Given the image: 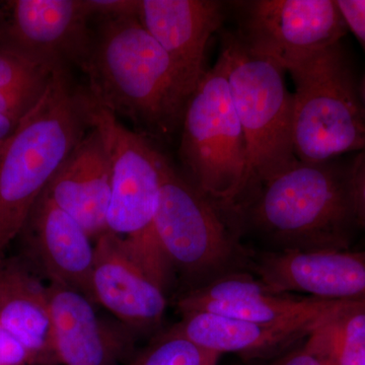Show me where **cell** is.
Here are the masks:
<instances>
[{
  "instance_id": "cell-19",
  "label": "cell",
  "mask_w": 365,
  "mask_h": 365,
  "mask_svg": "<svg viewBox=\"0 0 365 365\" xmlns=\"http://www.w3.org/2000/svg\"><path fill=\"white\" fill-rule=\"evenodd\" d=\"M188 339L204 349L234 353L245 361L273 359L306 340L316 327L274 326L208 313L189 312L175 325Z\"/></svg>"
},
{
  "instance_id": "cell-4",
  "label": "cell",
  "mask_w": 365,
  "mask_h": 365,
  "mask_svg": "<svg viewBox=\"0 0 365 365\" xmlns=\"http://www.w3.org/2000/svg\"><path fill=\"white\" fill-rule=\"evenodd\" d=\"M85 88L88 119L102 134L111 167L107 232L153 282L167 289L174 272L155 230L165 157L145 137L125 127Z\"/></svg>"
},
{
  "instance_id": "cell-15",
  "label": "cell",
  "mask_w": 365,
  "mask_h": 365,
  "mask_svg": "<svg viewBox=\"0 0 365 365\" xmlns=\"http://www.w3.org/2000/svg\"><path fill=\"white\" fill-rule=\"evenodd\" d=\"M91 289L93 302L102 304L131 328H155L165 316V290L146 275L108 232L98 237L95 246Z\"/></svg>"
},
{
  "instance_id": "cell-3",
  "label": "cell",
  "mask_w": 365,
  "mask_h": 365,
  "mask_svg": "<svg viewBox=\"0 0 365 365\" xmlns=\"http://www.w3.org/2000/svg\"><path fill=\"white\" fill-rule=\"evenodd\" d=\"M69 69L60 67L53 72L44 96L0 150V258L91 128L85 86L74 83Z\"/></svg>"
},
{
  "instance_id": "cell-17",
  "label": "cell",
  "mask_w": 365,
  "mask_h": 365,
  "mask_svg": "<svg viewBox=\"0 0 365 365\" xmlns=\"http://www.w3.org/2000/svg\"><path fill=\"white\" fill-rule=\"evenodd\" d=\"M52 339L58 365H119L128 341L98 318L81 292L49 283Z\"/></svg>"
},
{
  "instance_id": "cell-18",
  "label": "cell",
  "mask_w": 365,
  "mask_h": 365,
  "mask_svg": "<svg viewBox=\"0 0 365 365\" xmlns=\"http://www.w3.org/2000/svg\"><path fill=\"white\" fill-rule=\"evenodd\" d=\"M0 325L23 343L33 365H58L48 285L28 261L18 257L0 258Z\"/></svg>"
},
{
  "instance_id": "cell-13",
  "label": "cell",
  "mask_w": 365,
  "mask_h": 365,
  "mask_svg": "<svg viewBox=\"0 0 365 365\" xmlns=\"http://www.w3.org/2000/svg\"><path fill=\"white\" fill-rule=\"evenodd\" d=\"M25 239L28 261L50 283L64 285L91 299V279L95 247L83 227L43 192L20 235Z\"/></svg>"
},
{
  "instance_id": "cell-12",
  "label": "cell",
  "mask_w": 365,
  "mask_h": 365,
  "mask_svg": "<svg viewBox=\"0 0 365 365\" xmlns=\"http://www.w3.org/2000/svg\"><path fill=\"white\" fill-rule=\"evenodd\" d=\"M254 275L278 292L365 300V250L249 253Z\"/></svg>"
},
{
  "instance_id": "cell-16",
  "label": "cell",
  "mask_w": 365,
  "mask_h": 365,
  "mask_svg": "<svg viewBox=\"0 0 365 365\" xmlns=\"http://www.w3.org/2000/svg\"><path fill=\"white\" fill-rule=\"evenodd\" d=\"M46 195L98 240L107 232L111 167L102 134L91 126L45 189Z\"/></svg>"
},
{
  "instance_id": "cell-10",
  "label": "cell",
  "mask_w": 365,
  "mask_h": 365,
  "mask_svg": "<svg viewBox=\"0 0 365 365\" xmlns=\"http://www.w3.org/2000/svg\"><path fill=\"white\" fill-rule=\"evenodd\" d=\"M346 30L336 0H259L250 4L242 42L288 72L339 44Z\"/></svg>"
},
{
  "instance_id": "cell-5",
  "label": "cell",
  "mask_w": 365,
  "mask_h": 365,
  "mask_svg": "<svg viewBox=\"0 0 365 365\" xmlns=\"http://www.w3.org/2000/svg\"><path fill=\"white\" fill-rule=\"evenodd\" d=\"M179 155L192 184L232 211L248 185V155L222 59L204 72L182 118Z\"/></svg>"
},
{
  "instance_id": "cell-21",
  "label": "cell",
  "mask_w": 365,
  "mask_h": 365,
  "mask_svg": "<svg viewBox=\"0 0 365 365\" xmlns=\"http://www.w3.org/2000/svg\"><path fill=\"white\" fill-rule=\"evenodd\" d=\"M54 71L0 47V114L21 121L44 96Z\"/></svg>"
},
{
  "instance_id": "cell-6",
  "label": "cell",
  "mask_w": 365,
  "mask_h": 365,
  "mask_svg": "<svg viewBox=\"0 0 365 365\" xmlns=\"http://www.w3.org/2000/svg\"><path fill=\"white\" fill-rule=\"evenodd\" d=\"M155 230L173 271L199 281L197 287L248 266L249 252L234 223L167 158Z\"/></svg>"
},
{
  "instance_id": "cell-8",
  "label": "cell",
  "mask_w": 365,
  "mask_h": 365,
  "mask_svg": "<svg viewBox=\"0 0 365 365\" xmlns=\"http://www.w3.org/2000/svg\"><path fill=\"white\" fill-rule=\"evenodd\" d=\"M288 72L295 85L292 138L297 160L329 163L365 150V108L355 93L339 44Z\"/></svg>"
},
{
  "instance_id": "cell-7",
  "label": "cell",
  "mask_w": 365,
  "mask_h": 365,
  "mask_svg": "<svg viewBox=\"0 0 365 365\" xmlns=\"http://www.w3.org/2000/svg\"><path fill=\"white\" fill-rule=\"evenodd\" d=\"M220 58L246 140L245 194L299 160L292 138V93L285 83V71L252 51L242 40L230 41Z\"/></svg>"
},
{
  "instance_id": "cell-20",
  "label": "cell",
  "mask_w": 365,
  "mask_h": 365,
  "mask_svg": "<svg viewBox=\"0 0 365 365\" xmlns=\"http://www.w3.org/2000/svg\"><path fill=\"white\" fill-rule=\"evenodd\" d=\"M324 365H365V300H346L304 342Z\"/></svg>"
},
{
  "instance_id": "cell-1",
  "label": "cell",
  "mask_w": 365,
  "mask_h": 365,
  "mask_svg": "<svg viewBox=\"0 0 365 365\" xmlns=\"http://www.w3.org/2000/svg\"><path fill=\"white\" fill-rule=\"evenodd\" d=\"M232 212L240 235L246 228L269 252L348 250L357 227L349 174L329 163L297 160L248 190Z\"/></svg>"
},
{
  "instance_id": "cell-24",
  "label": "cell",
  "mask_w": 365,
  "mask_h": 365,
  "mask_svg": "<svg viewBox=\"0 0 365 365\" xmlns=\"http://www.w3.org/2000/svg\"><path fill=\"white\" fill-rule=\"evenodd\" d=\"M91 20L136 16L138 18L140 0H85Z\"/></svg>"
},
{
  "instance_id": "cell-26",
  "label": "cell",
  "mask_w": 365,
  "mask_h": 365,
  "mask_svg": "<svg viewBox=\"0 0 365 365\" xmlns=\"http://www.w3.org/2000/svg\"><path fill=\"white\" fill-rule=\"evenodd\" d=\"M346 26L365 45V0H336Z\"/></svg>"
},
{
  "instance_id": "cell-25",
  "label": "cell",
  "mask_w": 365,
  "mask_h": 365,
  "mask_svg": "<svg viewBox=\"0 0 365 365\" xmlns=\"http://www.w3.org/2000/svg\"><path fill=\"white\" fill-rule=\"evenodd\" d=\"M0 365H33L23 343L0 325Z\"/></svg>"
},
{
  "instance_id": "cell-23",
  "label": "cell",
  "mask_w": 365,
  "mask_h": 365,
  "mask_svg": "<svg viewBox=\"0 0 365 365\" xmlns=\"http://www.w3.org/2000/svg\"><path fill=\"white\" fill-rule=\"evenodd\" d=\"M348 174L355 222L365 230V150L360 151Z\"/></svg>"
},
{
  "instance_id": "cell-22",
  "label": "cell",
  "mask_w": 365,
  "mask_h": 365,
  "mask_svg": "<svg viewBox=\"0 0 365 365\" xmlns=\"http://www.w3.org/2000/svg\"><path fill=\"white\" fill-rule=\"evenodd\" d=\"M220 357L192 342L174 326L155 338L130 365H217Z\"/></svg>"
},
{
  "instance_id": "cell-9",
  "label": "cell",
  "mask_w": 365,
  "mask_h": 365,
  "mask_svg": "<svg viewBox=\"0 0 365 365\" xmlns=\"http://www.w3.org/2000/svg\"><path fill=\"white\" fill-rule=\"evenodd\" d=\"M85 0L0 2V47L51 69H81L93 29Z\"/></svg>"
},
{
  "instance_id": "cell-27",
  "label": "cell",
  "mask_w": 365,
  "mask_h": 365,
  "mask_svg": "<svg viewBox=\"0 0 365 365\" xmlns=\"http://www.w3.org/2000/svg\"><path fill=\"white\" fill-rule=\"evenodd\" d=\"M246 365H324L314 355L307 351L302 344L290 348L287 351L281 353L273 359L263 361L248 362Z\"/></svg>"
},
{
  "instance_id": "cell-28",
  "label": "cell",
  "mask_w": 365,
  "mask_h": 365,
  "mask_svg": "<svg viewBox=\"0 0 365 365\" xmlns=\"http://www.w3.org/2000/svg\"><path fill=\"white\" fill-rule=\"evenodd\" d=\"M20 121L18 120L6 116V115L0 114V150L4 148L7 140L13 135Z\"/></svg>"
},
{
  "instance_id": "cell-14",
  "label": "cell",
  "mask_w": 365,
  "mask_h": 365,
  "mask_svg": "<svg viewBox=\"0 0 365 365\" xmlns=\"http://www.w3.org/2000/svg\"><path fill=\"white\" fill-rule=\"evenodd\" d=\"M215 0H140L138 20L174 62L189 98L204 72L208 41L222 21Z\"/></svg>"
},
{
  "instance_id": "cell-11",
  "label": "cell",
  "mask_w": 365,
  "mask_h": 365,
  "mask_svg": "<svg viewBox=\"0 0 365 365\" xmlns=\"http://www.w3.org/2000/svg\"><path fill=\"white\" fill-rule=\"evenodd\" d=\"M346 300L278 292L254 274L237 271L194 288L178 302L182 314L208 312L274 326H318Z\"/></svg>"
},
{
  "instance_id": "cell-2",
  "label": "cell",
  "mask_w": 365,
  "mask_h": 365,
  "mask_svg": "<svg viewBox=\"0 0 365 365\" xmlns=\"http://www.w3.org/2000/svg\"><path fill=\"white\" fill-rule=\"evenodd\" d=\"M98 21L81 67L86 88L115 116L143 130H174L189 96L173 60L136 16Z\"/></svg>"
}]
</instances>
